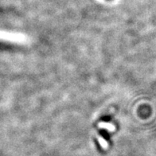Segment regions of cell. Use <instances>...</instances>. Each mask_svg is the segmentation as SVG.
Returning <instances> with one entry per match:
<instances>
[{
    "instance_id": "1",
    "label": "cell",
    "mask_w": 156,
    "mask_h": 156,
    "mask_svg": "<svg viewBox=\"0 0 156 156\" xmlns=\"http://www.w3.org/2000/svg\"><path fill=\"white\" fill-rule=\"evenodd\" d=\"M2 38H5L6 40H8L10 41H14V42H23L25 40L27 39L26 36L20 34H9L6 33L4 34L2 33Z\"/></svg>"
},
{
    "instance_id": "2",
    "label": "cell",
    "mask_w": 156,
    "mask_h": 156,
    "mask_svg": "<svg viewBox=\"0 0 156 156\" xmlns=\"http://www.w3.org/2000/svg\"><path fill=\"white\" fill-rule=\"evenodd\" d=\"M99 127H102V128H106L108 131H111V132H113V131H115V126L112 125V123H99Z\"/></svg>"
},
{
    "instance_id": "3",
    "label": "cell",
    "mask_w": 156,
    "mask_h": 156,
    "mask_svg": "<svg viewBox=\"0 0 156 156\" xmlns=\"http://www.w3.org/2000/svg\"><path fill=\"white\" fill-rule=\"evenodd\" d=\"M98 140H99L100 144H101V145L103 147H105V148L108 147V143L106 142V140H105L104 138H102L101 136H100V137L98 138Z\"/></svg>"
}]
</instances>
